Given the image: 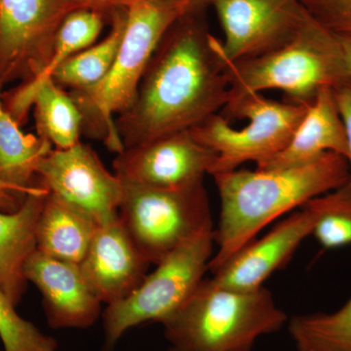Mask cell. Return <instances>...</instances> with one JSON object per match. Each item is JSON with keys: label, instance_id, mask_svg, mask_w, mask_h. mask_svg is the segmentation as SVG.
I'll list each match as a JSON object with an SVG mask.
<instances>
[{"label": "cell", "instance_id": "9c48e42d", "mask_svg": "<svg viewBox=\"0 0 351 351\" xmlns=\"http://www.w3.org/2000/svg\"><path fill=\"white\" fill-rule=\"evenodd\" d=\"M73 11L68 0H0V82L36 77L58 29Z\"/></svg>", "mask_w": 351, "mask_h": 351}, {"label": "cell", "instance_id": "cb8c5ba5", "mask_svg": "<svg viewBox=\"0 0 351 351\" xmlns=\"http://www.w3.org/2000/svg\"><path fill=\"white\" fill-rule=\"evenodd\" d=\"M313 211V235L327 250L351 245V191L345 186L306 203Z\"/></svg>", "mask_w": 351, "mask_h": 351}, {"label": "cell", "instance_id": "6da1fadb", "mask_svg": "<svg viewBox=\"0 0 351 351\" xmlns=\"http://www.w3.org/2000/svg\"><path fill=\"white\" fill-rule=\"evenodd\" d=\"M193 16H184L165 34L135 101L115 120L124 149L191 130L230 101V76L218 38Z\"/></svg>", "mask_w": 351, "mask_h": 351}, {"label": "cell", "instance_id": "ffe728a7", "mask_svg": "<svg viewBox=\"0 0 351 351\" xmlns=\"http://www.w3.org/2000/svg\"><path fill=\"white\" fill-rule=\"evenodd\" d=\"M0 82V181L24 189L39 184L41 161L53 149L49 141L25 134L6 110Z\"/></svg>", "mask_w": 351, "mask_h": 351}, {"label": "cell", "instance_id": "ac0fdd59", "mask_svg": "<svg viewBox=\"0 0 351 351\" xmlns=\"http://www.w3.org/2000/svg\"><path fill=\"white\" fill-rule=\"evenodd\" d=\"M32 106L38 136L49 141L55 149H66L80 143L82 113L71 94L54 80H46L27 93L16 92L5 108L20 124Z\"/></svg>", "mask_w": 351, "mask_h": 351}, {"label": "cell", "instance_id": "f546056e", "mask_svg": "<svg viewBox=\"0 0 351 351\" xmlns=\"http://www.w3.org/2000/svg\"><path fill=\"white\" fill-rule=\"evenodd\" d=\"M176 1L184 4L188 8L189 15H195L208 4H212V0H176Z\"/></svg>", "mask_w": 351, "mask_h": 351}, {"label": "cell", "instance_id": "2e32d148", "mask_svg": "<svg viewBox=\"0 0 351 351\" xmlns=\"http://www.w3.org/2000/svg\"><path fill=\"white\" fill-rule=\"evenodd\" d=\"M327 152L348 157V141L332 87L321 89L291 137L287 145L257 169L271 170L302 165Z\"/></svg>", "mask_w": 351, "mask_h": 351}, {"label": "cell", "instance_id": "7a4b0ae2", "mask_svg": "<svg viewBox=\"0 0 351 351\" xmlns=\"http://www.w3.org/2000/svg\"><path fill=\"white\" fill-rule=\"evenodd\" d=\"M221 200L215 242L218 250L209 263L214 274L265 226L300 209L308 201L345 186L350 178L346 157L327 152L311 162L271 170H232L213 175Z\"/></svg>", "mask_w": 351, "mask_h": 351}, {"label": "cell", "instance_id": "484cf974", "mask_svg": "<svg viewBox=\"0 0 351 351\" xmlns=\"http://www.w3.org/2000/svg\"><path fill=\"white\" fill-rule=\"evenodd\" d=\"M316 22L341 38H351V0H299Z\"/></svg>", "mask_w": 351, "mask_h": 351}, {"label": "cell", "instance_id": "e0dca14e", "mask_svg": "<svg viewBox=\"0 0 351 351\" xmlns=\"http://www.w3.org/2000/svg\"><path fill=\"white\" fill-rule=\"evenodd\" d=\"M48 193L44 186L29 195L17 211H0V291L16 306L27 292L25 265L36 251V223Z\"/></svg>", "mask_w": 351, "mask_h": 351}, {"label": "cell", "instance_id": "3957f363", "mask_svg": "<svg viewBox=\"0 0 351 351\" xmlns=\"http://www.w3.org/2000/svg\"><path fill=\"white\" fill-rule=\"evenodd\" d=\"M287 315L265 287H223L203 279L161 324L171 348L184 351H253L258 339L282 329Z\"/></svg>", "mask_w": 351, "mask_h": 351}, {"label": "cell", "instance_id": "5b68a950", "mask_svg": "<svg viewBox=\"0 0 351 351\" xmlns=\"http://www.w3.org/2000/svg\"><path fill=\"white\" fill-rule=\"evenodd\" d=\"M225 62L230 99L278 90L287 101L307 106L323 88L335 87L350 77L338 36L311 16L281 47L234 63Z\"/></svg>", "mask_w": 351, "mask_h": 351}, {"label": "cell", "instance_id": "83f0119b", "mask_svg": "<svg viewBox=\"0 0 351 351\" xmlns=\"http://www.w3.org/2000/svg\"><path fill=\"white\" fill-rule=\"evenodd\" d=\"M44 186L39 182L36 188L24 189L0 181V211L12 213L19 210L31 193L40 191Z\"/></svg>", "mask_w": 351, "mask_h": 351}, {"label": "cell", "instance_id": "9a60e30c", "mask_svg": "<svg viewBox=\"0 0 351 351\" xmlns=\"http://www.w3.org/2000/svg\"><path fill=\"white\" fill-rule=\"evenodd\" d=\"M149 265L117 218L99 228L80 267L101 304L110 306L140 286Z\"/></svg>", "mask_w": 351, "mask_h": 351}, {"label": "cell", "instance_id": "4dcf8cb0", "mask_svg": "<svg viewBox=\"0 0 351 351\" xmlns=\"http://www.w3.org/2000/svg\"><path fill=\"white\" fill-rule=\"evenodd\" d=\"M343 51V61H345L346 71L351 77V38L338 36Z\"/></svg>", "mask_w": 351, "mask_h": 351}, {"label": "cell", "instance_id": "277c9868", "mask_svg": "<svg viewBox=\"0 0 351 351\" xmlns=\"http://www.w3.org/2000/svg\"><path fill=\"white\" fill-rule=\"evenodd\" d=\"M188 8L176 0H137L127 8L123 38L107 76L95 85L71 91L83 115V127L103 138L108 149L119 154L124 145L114 115L131 107L154 52L165 34Z\"/></svg>", "mask_w": 351, "mask_h": 351}, {"label": "cell", "instance_id": "4fadbf2b", "mask_svg": "<svg viewBox=\"0 0 351 351\" xmlns=\"http://www.w3.org/2000/svg\"><path fill=\"white\" fill-rule=\"evenodd\" d=\"M25 276L43 295L46 318L53 329H86L100 318L101 302L88 285L80 265L36 250L25 263Z\"/></svg>", "mask_w": 351, "mask_h": 351}, {"label": "cell", "instance_id": "8fae6325", "mask_svg": "<svg viewBox=\"0 0 351 351\" xmlns=\"http://www.w3.org/2000/svg\"><path fill=\"white\" fill-rule=\"evenodd\" d=\"M223 40L218 49L234 63L289 43L309 18L299 0H212Z\"/></svg>", "mask_w": 351, "mask_h": 351}, {"label": "cell", "instance_id": "30bf717a", "mask_svg": "<svg viewBox=\"0 0 351 351\" xmlns=\"http://www.w3.org/2000/svg\"><path fill=\"white\" fill-rule=\"evenodd\" d=\"M38 180L51 195L80 210L100 226L119 218L123 182L90 145L53 149L41 161Z\"/></svg>", "mask_w": 351, "mask_h": 351}, {"label": "cell", "instance_id": "8992f818", "mask_svg": "<svg viewBox=\"0 0 351 351\" xmlns=\"http://www.w3.org/2000/svg\"><path fill=\"white\" fill-rule=\"evenodd\" d=\"M307 106L247 93L230 99L221 112L189 132L201 145L216 152L213 176L239 169L248 161L262 163L282 151Z\"/></svg>", "mask_w": 351, "mask_h": 351}, {"label": "cell", "instance_id": "d4e9b609", "mask_svg": "<svg viewBox=\"0 0 351 351\" xmlns=\"http://www.w3.org/2000/svg\"><path fill=\"white\" fill-rule=\"evenodd\" d=\"M0 339L4 351H57L56 339L25 320L0 291Z\"/></svg>", "mask_w": 351, "mask_h": 351}, {"label": "cell", "instance_id": "7c38bea8", "mask_svg": "<svg viewBox=\"0 0 351 351\" xmlns=\"http://www.w3.org/2000/svg\"><path fill=\"white\" fill-rule=\"evenodd\" d=\"M114 174L123 182L173 189L204 181L217 154L184 131L135 145L117 154Z\"/></svg>", "mask_w": 351, "mask_h": 351}, {"label": "cell", "instance_id": "44dd1931", "mask_svg": "<svg viewBox=\"0 0 351 351\" xmlns=\"http://www.w3.org/2000/svg\"><path fill=\"white\" fill-rule=\"evenodd\" d=\"M126 19L127 9L113 11L112 29L107 38L69 59L57 69L52 80L62 88H71V91L87 89L101 82L114 63L125 31Z\"/></svg>", "mask_w": 351, "mask_h": 351}, {"label": "cell", "instance_id": "d6986e66", "mask_svg": "<svg viewBox=\"0 0 351 351\" xmlns=\"http://www.w3.org/2000/svg\"><path fill=\"white\" fill-rule=\"evenodd\" d=\"M100 226L87 214L48 193L36 223V250L80 265Z\"/></svg>", "mask_w": 351, "mask_h": 351}, {"label": "cell", "instance_id": "f1b7e54d", "mask_svg": "<svg viewBox=\"0 0 351 351\" xmlns=\"http://www.w3.org/2000/svg\"><path fill=\"white\" fill-rule=\"evenodd\" d=\"M73 10L87 9L100 13H112L119 9L129 8L137 0H68Z\"/></svg>", "mask_w": 351, "mask_h": 351}, {"label": "cell", "instance_id": "ba28073f", "mask_svg": "<svg viewBox=\"0 0 351 351\" xmlns=\"http://www.w3.org/2000/svg\"><path fill=\"white\" fill-rule=\"evenodd\" d=\"M214 243V228L201 233L157 263L129 297L108 306L103 313L106 350L131 328L162 323L188 301L209 269Z\"/></svg>", "mask_w": 351, "mask_h": 351}, {"label": "cell", "instance_id": "1f68e13d", "mask_svg": "<svg viewBox=\"0 0 351 351\" xmlns=\"http://www.w3.org/2000/svg\"><path fill=\"white\" fill-rule=\"evenodd\" d=\"M169 351H184V350H177V348H171Z\"/></svg>", "mask_w": 351, "mask_h": 351}, {"label": "cell", "instance_id": "603a6c76", "mask_svg": "<svg viewBox=\"0 0 351 351\" xmlns=\"http://www.w3.org/2000/svg\"><path fill=\"white\" fill-rule=\"evenodd\" d=\"M103 25V13L87 9L71 11L58 29L47 64L36 77L21 87L18 93H27L46 80H52L57 69L69 59L93 45Z\"/></svg>", "mask_w": 351, "mask_h": 351}, {"label": "cell", "instance_id": "5bb4252c", "mask_svg": "<svg viewBox=\"0 0 351 351\" xmlns=\"http://www.w3.org/2000/svg\"><path fill=\"white\" fill-rule=\"evenodd\" d=\"M315 218L304 205L258 239H254L214 272L212 279L223 287L251 291L289 262L304 239L313 234Z\"/></svg>", "mask_w": 351, "mask_h": 351}, {"label": "cell", "instance_id": "4316f807", "mask_svg": "<svg viewBox=\"0 0 351 351\" xmlns=\"http://www.w3.org/2000/svg\"><path fill=\"white\" fill-rule=\"evenodd\" d=\"M332 91L346 128L348 149L346 160L350 167V178L346 186L351 191V77L346 78L332 87Z\"/></svg>", "mask_w": 351, "mask_h": 351}, {"label": "cell", "instance_id": "7402d4cb", "mask_svg": "<svg viewBox=\"0 0 351 351\" xmlns=\"http://www.w3.org/2000/svg\"><path fill=\"white\" fill-rule=\"evenodd\" d=\"M288 328L297 351H351V298L332 313L295 316Z\"/></svg>", "mask_w": 351, "mask_h": 351}, {"label": "cell", "instance_id": "52a82bcc", "mask_svg": "<svg viewBox=\"0 0 351 351\" xmlns=\"http://www.w3.org/2000/svg\"><path fill=\"white\" fill-rule=\"evenodd\" d=\"M119 218L151 265L214 228L204 181L173 189L123 182Z\"/></svg>", "mask_w": 351, "mask_h": 351}]
</instances>
